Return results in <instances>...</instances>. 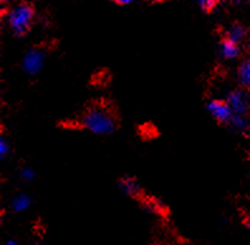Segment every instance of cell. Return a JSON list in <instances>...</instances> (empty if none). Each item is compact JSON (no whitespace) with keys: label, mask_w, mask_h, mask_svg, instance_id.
<instances>
[{"label":"cell","mask_w":250,"mask_h":245,"mask_svg":"<svg viewBox=\"0 0 250 245\" xmlns=\"http://www.w3.org/2000/svg\"><path fill=\"white\" fill-rule=\"evenodd\" d=\"M10 150H12V144H10L9 139L4 134H1L0 135V158L1 160L6 158V156L10 153Z\"/></svg>","instance_id":"7c38bea8"},{"label":"cell","mask_w":250,"mask_h":245,"mask_svg":"<svg viewBox=\"0 0 250 245\" xmlns=\"http://www.w3.org/2000/svg\"><path fill=\"white\" fill-rule=\"evenodd\" d=\"M116 1H118V3H119V4H122V5H125V4L133 3L134 0H116Z\"/></svg>","instance_id":"9a60e30c"},{"label":"cell","mask_w":250,"mask_h":245,"mask_svg":"<svg viewBox=\"0 0 250 245\" xmlns=\"http://www.w3.org/2000/svg\"><path fill=\"white\" fill-rule=\"evenodd\" d=\"M230 126L234 130L239 133H245L249 129V120H248L247 115H232V119L230 122Z\"/></svg>","instance_id":"8fae6325"},{"label":"cell","mask_w":250,"mask_h":245,"mask_svg":"<svg viewBox=\"0 0 250 245\" xmlns=\"http://www.w3.org/2000/svg\"><path fill=\"white\" fill-rule=\"evenodd\" d=\"M34 245H41V244H34Z\"/></svg>","instance_id":"d6986e66"},{"label":"cell","mask_w":250,"mask_h":245,"mask_svg":"<svg viewBox=\"0 0 250 245\" xmlns=\"http://www.w3.org/2000/svg\"><path fill=\"white\" fill-rule=\"evenodd\" d=\"M226 38L225 40L230 41V42H234L236 44L241 42V41L244 40L245 36H247V31H245V28L243 27L241 24H232L231 27L226 31Z\"/></svg>","instance_id":"ba28073f"},{"label":"cell","mask_w":250,"mask_h":245,"mask_svg":"<svg viewBox=\"0 0 250 245\" xmlns=\"http://www.w3.org/2000/svg\"><path fill=\"white\" fill-rule=\"evenodd\" d=\"M197 3L201 5L202 9L211 10L216 4V0H197Z\"/></svg>","instance_id":"5bb4252c"},{"label":"cell","mask_w":250,"mask_h":245,"mask_svg":"<svg viewBox=\"0 0 250 245\" xmlns=\"http://www.w3.org/2000/svg\"><path fill=\"white\" fill-rule=\"evenodd\" d=\"M220 55L225 60H234L240 55V48L239 44L234 42H230L228 40H224L220 44Z\"/></svg>","instance_id":"52a82bcc"},{"label":"cell","mask_w":250,"mask_h":245,"mask_svg":"<svg viewBox=\"0 0 250 245\" xmlns=\"http://www.w3.org/2000/svg\"><path fill=\"white\" fill-rule=\"evenodd\" d=\"M247 98H248V104H249V109H250V90H249V92L247 94Z\"/></svg>","instance_id":"ac0fdd59"},{"label":"cell","mask_w":250,"mask_h":245,"mask_svg":"<svg viewBox=\"0 0 250 245\" xmlns=\"http://www.w3.org/2000/svg\"><path fill=\"white\" fill-rule=\"evenodd\" d=\"M208 110L211 117L214 118L217 122L230 125L234 113L231 111L226 100H211L208 104Z\"/></svg>","instance_id":"277c9868"},{"label":"cell","mask_w":250,"mask_h":245,"mask_svg":"<svg viewBox=\"0 0 250 245\" xmlns=\"http://www.w3.org/2000/svg\"><path fill=\"white\" fill-rule=\"evenodd\" d=\"M4 245H18V243H17V240L14 239H9V240H6Z\"/></svg>","instance_id":"2e32d148"},{"label":"cell","mask_w":250,"mask_h":245,"mask_svg":"<svg viewBox=\"0 0 250 245\" xmlns=\"http://www.w3.org/2000/svg\"><path fill=\"white\" fill-rule=\"evenodd\" d=\"M247 227H248V231H249L250 234V218L247 220Z\"/></svg>","instance_id":"e0dca14e"},{"label":"cell","mask_w":250,"mask_h":245,"mask_svg":"<svg viewBox=\"0 0 250 245\" xmlns=\"http://www.w3.org/2000/svg\"><path fill=\"white\" fill-rule=\"evenodd\" d=\"M80 125L92 134L109 135L118 128V119L110 107L94 105L83 114Z\"/></svg>","instance_id":"6da1fadb"},{"label":"cell","mask_w":250,"mask_h":245,"mask_svg":"<svg viewBox=\"0 0 250 245\" xmlns=\"http://www.w3.org/2000/svg\"><path fill=\"white\" fill-rule=\"evenodd\" d=\"M21 178L24 182H31L36 178V172L31 167H24L21 169Z\"/></svg>","instance_id":"4fadbf2b"},{"label":"cell","mask_w":250,"mask_h":245,"mask_svg":"<svg viewBox=\"0 0 250 245\" xmlns=\"http://www.w3.org/2000/svg\"><path fill=\"white\" fill-rule=\"evenodd\" d=\"M238 79L244 87L250 90V60H245L238 68Z\"/></svg>","instance_id":"30bf717a"},{"label":"cell","mask_w":250,"mask_h":245,"mask_svg":"<svg viewBox=\"0 0 250 245\" xmlns=\"http://www.w3.org/2000/svg\"><path fill=\"white\" fill-rule=\"evenodd\" d=\"M226 102L229 104L230 109L236 115H247L249 110V104H248V98L241 90H232L228 94Z\"/></svg>","instance_id":"5b68a950"},{"label":"cell","mask_w":250,"mask_h":245,"mask_svg":"<svg viewBox=\"0 0 250 245\" xmlns=\"http://www.w3.org/2000/svg\"><path fill=\"white\" fill-rule=\"evenodd\" d=\"M34 18V10L29 4H19L10 10L8 16V23L12 32L17 36H23L32 27Z\"/></svg>","instance_id":"7a4b0ae2"},{"label":"cell","mask_w":250,"mask_h":245,"mask_svg":"<svg viewBox=\"0 0 250 245\" xmlns=\"http://www.w3.org/2000/svg\"><path fill=\"white\" fill-rule=\"evenodd\" d=\"M119 187L124 193H126L130 197H138L141 195V187L138 184L134 178L123 177L120 178Z\"/></svg>","instance_id":"8992f818"},{"label":"cell","mask_w":250,"mask_h":245,"mask_svg":"<svg viewBox=\"0 0 250 245\" xmlns=\"http://www.w3.org/2000/svg\"><path fill=\"white\" fill-rule=\"evenodd\" d=\"M46 53L40 48L29 49L21 60V68L29 76L38 75L44 67Z\"/></svg>","instance_id":"3957f363"},{"label":"cell","mask_w":250,"mask_h":245,"mask_svg":"<svg viewBox=\"0 0 250 245\" xmlns=\"http://www.w3.org/2000/svg\"><path fill=\"white\" fill-rule=\"evenodd\" d=\"M32 199L25 193H19L12 200V210L14 212H23L31 207Z\"/></svg>","instance_id":"9c48e42d"},{"label":"cell","mask_w":250,"mask_h":245,"mask_svg":"<svg viewBox=\"0 0 250 245\" xmlns=\"http://www.w3.org/2000/svg\"><path fill=\"white\" fill-rule=\"evenodd\" d=\"M115 1H116V0H115Z\"/></svg>","instance_id":"ffe728a7"}]
</instances>
